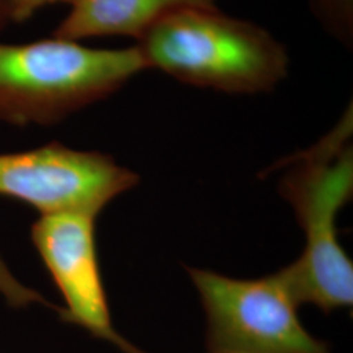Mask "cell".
<instances>
[{
	"mask_svg": "<svg viewBox=\"0 0 353 353\" xmlns=\"http://www.w3.org/2000/svg\"><path fill=\"white\" fill-rule=\"evenodd\" d=\"M125 353H147L144 352V351H141L140 348H138L137 345H134V344H131L130 341H127L126 345H125V348L122 350Z\"/></svg>",
	"mask_w": 353,
	"mask_h": 353,
	"instance_id": "8fae6325",
	"label": "cell"
},
{
	"mask_svg": "<svg viewBox=\"0 0 353 353\" xmlns=\"http://www.w3.org/2000/svg\"><path fill=\"white\" fill-rule=\"evenodd\" d=\"M12 23L11 20V0H0V30Z\"/></svg>",
	"mask_w": 353,
	"mask_h": 353,
	"instance_id": "30bf717a",
	"label": "cell"
},
{
	"mask_svg": "<svg viewBox=\"0 0 353 353\" xmlns=\"http://www.w3.org/2000/svg\"><path fill=\"white\" fill-rule=\"evenodd\" d=\"M74 0H11V20L13 23H24L39 10L51 4H68Z\"/></svg>",
	"mask_w": 353,
	"mask_h": 353,
	"instance_id": "9c48e42d",
	"label": "cell"
},
{
	"mask_svg": "<svg viewBox=\"0 0 353 353\" xmlns=\"http://www.w3.org/2000/svg\"><path fill=\"white\" fill-rule=\"evenodd\" d=\"M316 20L345 49L353 46V0H310Z\"/></svg>",
	"mask_w": 353,
	"mask_h": 353,
	"instance_id": "ba28073f",
	"label": "cell"
},
{
	"mask_svg": "<svg viewBox=\"0 0 353 353\" xmlns=\"http://www.w3.org/2000/svg\"><path fill=\"white\" fill-rule=\"evenodd\" d=\"M147 70L138 45L93 49L54 36L0 43V121L16 126L58 123Z\"/></svg>",
	"mask_w": 353,
	"mask_h": 353,
	"instance_id": "3957f363",
	"label": "cell"
},
{
	"mask_svg": "<svg viewBox=\"0 0 353 353\" xmlns=\"http://www.w3.org/2000/svg\"><path fill=\"white\" fill-rule=\"evenodd\" d=\"M138 46L148 70L229 94L271 92L290 74V54L279 39L216 7H190L165 16Z\"/></svg>",
	"mask_w": 353,
	"mask_h": 353,
	"instance_id": "7a4b0ae2",
	"label": "cell"
},
{
	"mask_svg": "<svg viewBox=\"0 0 353 353\" xmlns=\"http://www.w3.org/2000/svg\"><path fill=\"white\" fill-rule=\"evenodd\" d=\"M352 105L326 137L287 161L280 192L305 233L301 256L283 268L300 303L325 313L351 307L353 265L341 248L338 217L353 195Z\"/></svg>",
	"mask_w": 353,
	"mask_h": 353,
	"instance_id": "6da1fadb",
	"label": "cell"
},
{
	"mask_svg": "<svg viewBox=\"0 0 353 353\" xmlns=\"http://www.w3.org/2000/svg\"><path fill=\"white\" fill-rule=\"evenodd\" d=\"M54 37L123 36L139 42L165 16L190 7H216V0H74Z\"/></svg>",
	"mask_w": 353,
	"mask_h": 353,
	"instance_id": "52a82bcc",
	"label": "cell"
},
{
	"mask_svg": "<svg viewBox=\"0 0 353 353\" xmlns=\"http://www.w3.org/2000/svg\"><path fill=\"white\" fill-rule=\"evenodd\" d=\"M139 176L96 151L49 143L17 153H0V195L33 205L41 214L93 216L135 188Z\"/></svg>",
	"mask_w": 353,
	"mask_h": 353,
	"instance_id": "5b68a950",
	"label": "cell"
},
{
	"mask_svg": "<svg viewBox=\"0 0 353 353\" xmlns=\"http://www.w3.org/2000/svg\"><path fill=\"white\" fill-rule=\"evenodd\" d=\"M207 316L210 353H331L303 327L283 270L241 280L188 268Z\"/></svg>",
	"mask_w": 353,
	"mask_h": 353,
	"instance_id": "277c9868",
	"label": "cell"
},
{
	"mask_svg": "<svg viewBox=\"0 0 353 353\" xmlns=\"http://www.w3.org/2000/svg\"><path fill=\"white\" fill-rule=\"evenodd\" d=\"M96 217L80 212L42 214L32 227V240L63 297L64 321L122 351L127 341L113 327L99 263Z\"/></svg>",
	"mask_w": 353,
	"mask_h": 353,
	"instance_id": "8992f818",
	"label": "cell"
}]
</instances>
